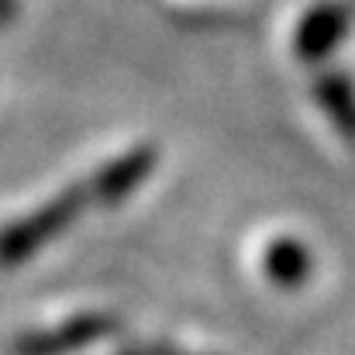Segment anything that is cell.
<instances>
[{
    "instance_id": "1",
    "label": "cell",
    "mask_w": 355,
    "mask_h": 355,
    "mask_svg": "<svg viewBox=\"0 0 355 355\" xmlns=\"http://www.w3.org/2000/svg\"><path fill=\"white\" fill-rule=\"evenodd\" d=\"M87 207H94L87 183H73L59 190L55 197H49L45 204H38L31 214L3 225L0 228V269H17L28 259H35L45 245L66 235Z\"/></svg>"
},
{
    "instance_id": "2",
    "label": "cell",
    "mask_w": 355,
    "mask_h": 355,
    "mask_svg": "<svg viewBox=\"0 0 355 355\" xmlns=\"http://www.w3.org/2000/svg\"><path fill=\"white\" fill-rule=\"evenodd\" d=\"M121 331V321L104 311H87L76 314L55 328H38L24 331L10 342V355H80Z\"/></svg>"
},
{
    "instance_id": "3",
    "label": "cell",
    "mask_w": 355,
    "mask_h": 355,
    "mask_svg": "<svg viewBox=\"0 0 355 355\" xmlns=\"http://www.w3.org/2000/svg\"><path fill=\"white\" fill-rule=\"evenodd\" d=\"M159 152L152 145H135L128 152H121L118 159H111L107 166H101L90 180H87V193L94 207H118L124 204L152 173H155Z\"/></svg>"
},
{
    "instance_id": "4",
    "label": "cell",
    "mask_w": 355,
    "mask_h": 355,
    "mask_svg": "<svg viewBox=\"0 0 355 355\" xmlns=\"http://www.w3.org/2000/svg\"><path fill=\"white\" fill-rule=\"evenodd\" d=\"M349 24H352V10L345 3H318L297 28V38H293V49H297V59H307V62H318L324 55H331L338 49V42L349 35Z\"/></svg>"
},
{
    "instance_id": "5",
    "label": "cell",
    "mask_w": 355,
    "mask_h": 355,
    "mask_svg": "<svg viewBox=\"0 0 355 355\" xmlns=\"http://www.w3.org/2000/svg\"><path fill=\"white\" fill-rule=\"evenodd\" d=\"M311 269H314V259H311V248L297 238H272L262 252V272L272 286L279 290H297L311 279Z\"/></svg>"
},
{
    "instance_id": "6",
    "label": "cell",
    "mask_w": 355,
    "mask_h": 355,
    "mask_svg": "<svg viewBox=\"0 0 355 355\" xmlns=\"http://www.w3.org/2000/svg\"><path fill=\"white\" fill-rule=\"evenodd\" d=\"M314 97L324 107V114L331 124L342 131V138H349L355 145V90L342 73H321L314 83Z\"/></svg>"
},
{
    "instance_id": "7",
    "label": "cell",
    "mask_w": 355,
    "mask_h": 355,
    "mask_svg": "<svg viewBox=\"0 0 355 355\" xmlns=\"http://www.w3.org/2000/svg\"><path fill=\"white\" fill-rule=\"evenodd\" d=\"M148 352L152 355H197V352H187V349H176L169 342H155V345H148Z\"/></svg>"
},
{
    "instance_id": "8",
    "label": "cell",
    "mask_w": 355,
    "mask_h": 355,
    "mask_svg": "<svg viewBox=\"0 0 355 355\" xmlns=\"http://www.w3.org/2000/svg\"><path fill=\"white\" fill-rule=\"evenodd\" d=\"M17 17V0H0V24Z\"/></svg>"
},
{
    "instance_id": "9",
    "label": "cell",
    "mask_w": 355,
    "mask_h": 355,
    "mask_svg": "<svg viewBox=\"0 0 355 355\" xmlns=\"http://www.w3.org/2000/svg\"><path fill=\"white\" fill-rule=\"evenodd\" d=\"M111 355H152V352H148V345H121L118 352Z\"/></svg>"
}]
</instances>
